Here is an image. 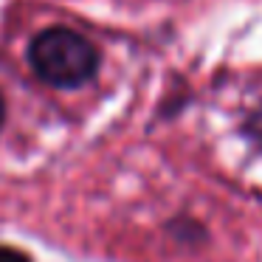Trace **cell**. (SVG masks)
Returning <instances> with one entry per match:
<instances>
[{
	"label": "cell",
	"mask_w": 262,
	"mask_h": 262,
	"mask_svg": "<svg viewBox=\"0 0 262 262\" xmlns=\"http://www.w3.org/2000/svg\"><path fill=\"white\" fill-rule=\"evenodd\" d=\"M6 99H3V93H0V133H3V127H6Z\"/></svg>",
	"instance_id": "cell-4"
},
{
	"label": "cell",
	"mask_w": 262,
	"mask_h": 262,
	"mask_svg": "<svg viewBox=\"0 0 262 262\" xmlns=\"http://www.w3.org/2000/svg\"><path fill=\"white\" fill-rule=\"evenodd\" d=\"M245 133L256 141V147H262V104L245 119Z\"/></svg>",
	"instance_id": "cell-2"
},
{
	"label": "cell",
	"mask_w": 262,
	"mask_h": 262,
	"mask_svg": "<svg viewBox=\"0 0 262 262\" xmlns=\"http://www.w3.org/2000/svg\"><path fill=\"white\" fill-rule=\"evenodd\" d=\"M29 65L40 82L57 91L85 88L99 71V48L68 26H48L29 42Z\"/></svg>",
	"instance_id": "cell-1"
},
{
	"label": "cell",
	"mask_w": 262,
	"mask_h": 262,
	"mask_svg": "<svg viewBox=\"0 0 262 262\" xmlns=\"http://www.w3.org/2000/svg\"><path fill=\"white\" fill-rule=\"evenodd\" d=\"M0 262H34L26 251L14 248V245H3L0 243Z\"/></svg>",
	"instance_id": "cell-3"
}]
</instances>
